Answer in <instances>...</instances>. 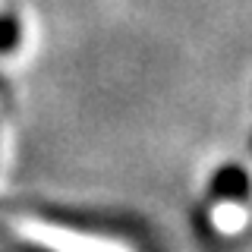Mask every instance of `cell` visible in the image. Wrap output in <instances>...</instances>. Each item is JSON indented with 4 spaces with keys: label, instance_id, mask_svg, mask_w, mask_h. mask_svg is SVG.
Masks as SVG:
<instances>
[{
    "label": "cell",
    "instance_id": "6da1fadb",
    "mask_svg": "<svg viewBox=\"0 0 252 252\" xmlns=\"http://www.w3.org/2000/svg\"><path fill=\"white\" fill-rule=\"evenodd\" d=\"M227 180H220V192L215 195V205L208 208V224L211 230L220 233V236H233L240 233L243 227H246L249 220V205H246V186H243V180H236L240 173H224Z\"/></svg>",
    "mask_w": 252,
    "mask_h": 252
},
{
    "label": "cell",
    "instance_id": "7a4b0ae2",
    "mask_svg": "<svg viewBox=\"0 0 252 252\" xmlns=\"http://www.w3.org/2000/svg\"><path fill=\"white\" fill-rule=\"evenodd\" d=\"M19 41H22L19 22H16L10 3H6V0H0V51L10 54V51H16V47H19Z\"/></svg>",
    "mask_w": 252,
    "mask_h": 252
}]
</instances>
